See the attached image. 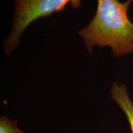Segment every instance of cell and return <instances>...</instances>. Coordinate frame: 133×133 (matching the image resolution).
Returning a JSON list of instances; mask_svg holds the SVG:
<instances>
[{
	"label": "cell",
	"mask_w": 133,
	"mask_h": 133,
	"mask_svg": "<svg viewBox=\"0 0 133 133\" xmlns=\"http://www.w3.org/2000/svg\"><path fill=\"white\" fill-rule=\"evenodd\" d=\"M133 0H97L96 14L78 34L88 53L95 46L109 47L115 57L133 53V23L128 10Z\"/></svg>",
	"instance_id": "1"
},
{
	"label": "cell",
	"mask_w": 133,
	"mask_h": 133,
	"mask_svg": "<svg viewBox=\"0 0 133 133\" xmlns=\"http://www.w3.org/2000/svg\"><path fill=\"white\" fill-rule=\"evenodd\" d=\"M81 4V0H15L12 28L4 42V53L9 55L19 46L22 35L35 21L62 12L68 5L77 9Z\"/></svg>",
	"instance_id": "2"
},
{
	"label": "cell",
	"mask_w": 133,
	"mask_h": 133,
	"mask_svg": "<svg viewBox=\"0 0 133 133\" xmlns=\"http://www.w3.org/2000/svg\"><path fill=\"white\" fill-rule=\"evenodd\" d=\"M110 95L112 99L125 115L133 133V102L127 88L123 84L114 82L110 88Z\"/></svg>",
	"instance_id": "3"
},
{
	"label": "cell",
	"mask_w": 133,
	"mask_h": 133,
	"mask_svg": "<svg viewBox=\"0 0 133 133\" xmlns=\"http://www.w3.org/2000/svg\"><path fill=\"white\" fill-rule=\"evenodd\" d=\"M0 133H25L17 126V121L12 119L7 116L0 117Z\"/></svg>",
	"instance_id": "4"
}]
</instances>
